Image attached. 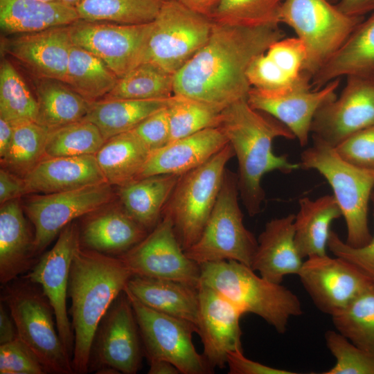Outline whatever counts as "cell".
I'll use <instances>...</instances> for the list:
<instances>
[{
    "instance_id": "obj_1",
    "label": "cell",
    "mask_w": 374,
    "mask_h": 374,
    "mask_svg": "<svg viewBox=\"0 0 374 374\" xmlns=\"http://www.w3.org/2000/svg\"><path fill=\"white\" fill-rule=\"evenodd\" d=\"M278 24L245 27L213 21L206 44L174 75V94L222 108L247 99L252 61L284 38Z\"/></svg>"
},
{
    "instance_id": "obj_2",
    "label": "cell",
    "mask_w": 374,
    "mask_h": 374,
    "mask_svg": "<svg viewBox=\"0 0 374 374\" xmlns=\"http://www.w3.org/2000/svg\"><path fill=\"white\" fill-rule=\"evenodd\" d=\"M217 127L237 157L240 197L249 215L253 217L260 213L265 197L262 177L274 170L289 174L300 168L299 163L290 162L287 155H276L272 147L276 138L292 140L296 137L280 121L253 108L247 99L226 107Z\"/></svg>"
},
{
    "instance_id": "obj_3",
    "label": "cell",
    "mask_w": 374,
    "mask_h": 374,
    "mask_svg": "<svg viewBox=\"0 0 374 374\" xmlns=\"http://www.w3.org/2000/svg\"><path fill=\"white\" fill-rule=\"evenodd\" d=\"M133 274L118 257L78 247L72 259L68 297L74 335V373L89 372L90 352L98 326Z\"/></svg>"
},
{
    "instance_id": "obj_4",
    "label": "cell",
    "mask_w": 374,
    "mask_h": 374,
    "mask_svg": "<svg viewBox=\"0 0 374 374\" xmlns=\"http://www.w3.org/2000/svg\"><path fill=\"white\" fill-rule=\"evenodd\" d=\"M200 267V285L222 294L243 314L261 317L278 333H285L290 319L303 314L300 299L294 292L257 275L246 265L223 260L203 263Z\"/></svg>"
},
{
    "instance_id": "obj_5",
    "label": "cell",
    "mask_w": 374,
    "mask_h": 374,
    "mask_svg": "<svg viewBox=\"0 0 374 374\" xmlns=\"http://www.w3.org/2000/svg\"><path fill=\"white\" fill-rule=\"evenodd\" d=\"M300 168L315 170L328 182L344 217L346 242L362 247L371 239L368 211L374 188V172L356 168L343 160L334 147L312 138V144L301 153Z\"/></svg>"
},
{
    "instance_id": "obj_6",
    "label": "cell",
    "mask_w": 374,
    "mask_h": 374,
    "mask_svg": "<svg viewBox=\"0 0 374 374\" xmlns=\"http://www.w3.org/2000/svg\"><path fill=\"white\" fill-rule=\"evenodd\" d=\"M3 301L18 337L34 353L47 373L72 374V357L57 332L55 314L39 285L22 277L5 285Z\"/></svg>"
},
{
    "instance_id": "obj_7",
    "label": "cell",
    "mask_w": 374,
    "mask_h": 374,
    "mask_svg": "<svg viewBox=\"0 0 374 374\" xmlns=\"http://www.w3.org/2000/svg\"><path fill=\"white\" fill-rule=\"evenodd\" d=\"M235 156L229 143L199 167L181 175L163 209L186 251L199 238L213 209L226 172Z\"/></svg>"
},
{
    "instance_id": "obj_8",
    "label": "cell",
    "mask_w": 374,
    "mask_h": 374,
    "mask_svg": "<svg viewBox=\"0 0 374 374\" xmlns=\"http://www.w3.org/2000/svg\"><path fill=\"white\" fill-rule=\"evenodd\" d=\"M238 175L226 169L213 209L186 256L201 265L235 260L251 267L258 240L243 222Z\"/></svg>"
},
{
    "instance_id": "obj_9",
    "label": "cell",
    "mask_w": 374,
    "mask_h": 374,
    "mask_svg": "<svg viewBox=\"0 0 374 374\" xmlns=\"http://www.w3.org/2000/svg\"><path fill=\"white\" fill-rule=\"evenodd\" d=\"M363 20L328 0H284L280 10V23L294 29L305 47L303 73L311 80Z\"/></svg>"
},
{
    "instance_id": "obj_10",
    "label": "cell",
    "mask_w": 374,
    "mask_h": 374,
    "mask_svg": "<svg viewBox=\"0 0 374 374\" xmlns=\"http://www.w3.org/2000/svg\"><path fill=\"white\" fill-rule=\"evenodd\" d=\"M213 21L179 1L162 2L152 21L144 62L175 75L206 44Z\"/></svg>"
},
{
    "instance_id": "obj_11",
    "label": "cell",
    "mask_w": 374,
    "mask_h": 374,
    "mask_svg": "<svg viewBox=\"0 0 374 374\" xmlns=\"http://www.w3.org/2000/svg\"><path fill=\"white\" fill-rule=\"evenodd\" d=\"M124 291L132 306L148 361H168L182 374L213 373L214 369L193 344V334L197 333L194 323L150 308Z\"/></svg>"
},
{
    "instance_id": "obj_12",
    "label": "cell",
    "mask_w": 374,
    "mask_h": 374,
    "mask_svg": "<svg viewBox=\"0 0 374 374\" xmlns=\"http://www.w3.org/2000/svg\"><path fill=\"white\" fill-rule=\"evenodd\" d=\"M152 21L121 24L78 19L69 25L73 45L100 58L118 78L144 62Z\"/></svg>"
},
{
    "instance_id": "obj_13",
    "label": "cell",
    "mask_w": 374,
    "mask_h": 374,
    "mask_svg": "<svg viewBox=\"0 0 374 374\" xmlns=\"http://www.w3.org/2000/svg\"><path fill=\"white\" fill-rule=\"evenodd\" d=\"M139 326L123 291L102 318L92 343L89 371L111 367L120 373L136 374L144 354Z\"/></svg>"
},
{
    "instance_id": "obj_14",
    "label": "cell",
    "mask_w": 374,
    "mask_h": 374,
    "mask_svg": "<svg viewBox=\"0 0 374 374\" xmlns=\"http://www.w3.org/2000/svg\"><path fill=\"white\" fill-rule=\"evenodd\" d=\"M118 257L133 275L172 280L195 287L200 285V265L186 256L167 215H163L144 238Z\"/></svg>"
},
{
    "instance_id": "obj_15",
    "label": "cell",
    "mask_w": 374,
    "mask_h": 374,
    "mask_svg": "<svg viewBox=\"0 0 374 374\" xmlns=\"http://www.w3.org/2000/svg\"><path fill=\"white\" fill-rule=\"evenodd\" d=\"M112 196L111 185L104 182L32 197L26 203V212L35 229V255L43 251L72 220L100 208Z\"/></svg>"
},
{
    "instance_id": "obj_16",
    "label": "cell",
    "mask_w": 374,
    "mask_h": 374,
    "mask_svg": "<svg viewBox=\"0 0 374 374\" xmlns=\"http://www.w3.org/2000/svg\"><path fill=\"white\" fill-rule=\"evenodd\" d=\"M80 246L79 229L71 222L61 231L53 248L43 254L22 276L42 288L53 309L60 337L71 357L74 335L67 312L66 298L72 259Z\"/></svg>"
},
{
    "instance_id": "obj_17",
    "label": "cell",
    "mask_w": 374,
    "mask_h": 374,
    "mask_svg": "<svg viewBox=\"0 0 374 374\" xmlns=\"http://www.w3.org/2000/svg\"><path fill=\"white\" fill-rule=\"evenodd\" d=\"M374 125V81L348 76L338 97L323 104L311 125L312 138L335 147L352 134Z\"/></svg>"
},
{
    "instance_id": "obj_18",
    "label": "cell",
    "mask_w": 374,
    "mask_h": 374,
    "mask_svg": "<svg viewBox=\"0 0 374 374\" xmlns=\"http://www.w3.org/2000/svg\"><path fill=\"white\" fill-rule=\"evenodd\" d=\"M339 78L314 89L311 82L278 91H267L251 87L247 102L254 109L265 112L286 125L301 146L308 143L311 125L317 110L335 99Z\"/></svg>"
},
{
    "instance_id": "obj_19",
    "label": "cell",
    "mask_w": 374,
    "mask_h": 374,
    "mask_svg": "<svg viewBox=\"0 0 374 374\" xmlns=\"http://www.w3.org/2000/svg\"><path fill=\"white\" fill-rule=\"evenodd\" d=\"M298 276L317 309L330 316L371 285L348 262L327 254L307 258Z\"/></svg>"
},
{
    "instance_id": "obj_20",
    "label": "cell",
    "mask_w": 374,
    "mask_h": 374,
    "mask_svg": "<svg viewBox=\"0 0 374 374\" xmlns=\"http://www.w3.org/2000/svg\"><path fill=\"white\" fill-rule=\"evenodd\" d=\"M196 326L203 355L211 368H223L229 353L243 351L240 319L243 312L213 289L199 286Z\"/></svg>"
},
{
    "instance_id": "obj_21",
    "label": "cell",
    "mask_w": 374,
    "mask_h": 374,
    "mask_svg": "<svg viewBox=\"0 0 374 374\" xmlns=\"http://www.w3.org/2000/svg\"><path fill=\"white\" fill-rule=\"evenodd\" d=\"M73 42L69 26L17 35L3 40L2 48L37 78L65 82Z\"/></svg>"
},
{
    "instance_id": "obj_22",
    "label": "cell",
    "mask_w": 374,
    "mask_h": 374,
    "mask_svg": "<svg viewBox=\"0 0 374 374\" xmlns=\"http://www.w3.org/2000/svg\"><path fill=\"white\" fill-rule=\"evenodd\" d=\"M228 143L219 127L170 141L152 152L136 179L155 175H184L206 163Z\"/></svg>"
},
{
    "instance_id": "obj_23",
    "label": "cell",
    "mask_w": 374,
    "mask_h": 374,
    "mask_svg": "<svg viewBox=\"0 0 374 374\" xmlns=\"http://www.w3.org/2000/svg\"><path fill=\"white\" fill-rule=\"evenodd\" d=\"M295 215L268 221L258 238L251 267L268 280L282 283L285 276L298 275L303 261L294 240Z\"/></svg>"
},
{
    "instance_id": "obj_24",
    "label": "cell",
    "mask_w": 374,
    "mask_h": 374,
    "mask_svg": "<svg viewBox=\"0 0 374 374\" xmlns=\"http://www.w3.org/2000/svg\"><path fill=\"white\" fill-rule=\"evenodd\" d=\"M23 179L27 193L49 194L107 182L95 154L46 157Z\"/></svg>"
},
{
    "instance_id": "obj_25",
    "label": "cell",
    "mask_w": 374,
    "mask_h": 374,
    "mask_svg": "<svg viewBox=\"0 0 374 374\" xmlns=\"http://www.w3.org/2000/svg\"><path fill=\"white\" fill-rule=\"evenodd\" d=\"M341 76H357L374 81V12L353 30L328 62L312 79L317 89Z\"/></svg>"
},
{
    "instance_id": "obj_26",
    "label": "cell",
    "mask_w": 374,
    "mask_h": 374,
    "mask_svg": "<svg viewBox=\"0 0 374 374\" xmlns=\"http://www.w3.org/2000/svg\"><path fill=\"white\" fill-rule=\"evenodd\" d=\"M34 235L15 199L0 208V282L5 285L34 266Z\"/></svg>"
},
{
    "instance_id": "obj_27",
    "label": "cell",
    "mask_w": 374,
    "mask_h": 374,
    "mask_svg": "<svg viewBox=\"0 0 374 374\" xmlns=\"http://www.w3.org/2000/svg\"><path fill=\"white\" fill-rule=\"evenodd\" d=\"M125 289L149 308L196 326L199 287L172 280L133 275Z\"/></svg>"
},
{
    "instance_id": "obj_28",
    "label": "cell",
    "mask_w": 374,
    "mask_h": 374,
    "mask_svg": "<svg viewBox=\"0 0 374 374\" xmlns=\"http://www.w3.org/2000/svg\"><path fill=\"white\" fill-rule=\"evenodd\" d=\"M78 19L76 9L61 1L0 0V28L6 35L39 32Z\"/></svg>"
},
{
    "instance_id": "obj_29",
    "label": "cell",
    "mask_w": 374,
    "mask_h": 374,
    "mask_svg": "<svg viewBox=\"0 0 374 374\" xmlns=\"http://www.w3.org/2000/svg\"><path fill=\"white\" fill-rule=\"evenodd\" d=\"M148 233L123 208H115L89 218L80 233V241L84 248L118 256Z\"/></svg>"
},
{
    "instance_id": "obj_30",
    "label": "cell",
    "mask_w": 374,
    "mask_h": 374,
    "mask_svg": "<svg viewBox=\"0 0 374 374\" xmlns=\"http://www.w3.org/2000/svg\"><path fill=\"white\" fill-rule=\"evenodd\" d=\"M180 176L155 175L119 186L118 196L123 210L149 233L161 220Z\"/></svg>"
},
{
    "instance_id": "obj_31",
    "label": "cell",
    "mask_w": 374,
    "mask_h": 374,
    "mask_svg": "<svg viewBox=\"0 0 374 374\" xmlns=\"http://www.w3.org/2000/svg\"><path fill=\"white\" fill-rule=\"evenodd\" d=\"M294 219V240L303 258L326 255L332 222L342 214L335 197L326 195L312 200L302 197Z\"/></svg>"
},
{
    "instance_id": "obj_32",
    "label": "cell",
    "mask_w": 374,
    "mask_h": 374,
    "mask_svg": "<svg viewBox=\"0 0 374 374\" xmlns=\"http://www.w3.org/2000/svg\"><path fill=\"white\" fill-rule=\"evenodd\" d=\"M151 154L132 130L106 140L95 155L106 181L119 187L137 179Z\"/></svg>"
},
{
    "instance_id": "obj_33",
    "label": "cell",
    "mask_w": 374,
    "mask_h": 374,
    "mask_svg": "<svg viewBox=\"0 0 374 374\" xmlns=\"http://www.w3.org/2000/svg\"><path fill=\"white\" fill-rule=\"evenodd\" d=\"M172 96L163 99L103 98L90 102L84 120L96 125L105 140L134 129L147 117L168 106Z\"/></svg>"
},
{
    "instance_id": "obj_34",
    "label": "cell",
    "mask_w": 374,
    "mask_h": 374,
    "mask_svg": "<svg viewBox=\"0 0 374 374\" xmlns=\"http://www.w3.org/2000/svg\"><path fill=\"white\" fill-rule=\"evenodd\" d=\"M37 123L49 130L83 120L90 102L58 80L37 78Z\"/></svg>"
},
{
    "instance_id": "obj_35",
    "label": "cell",
    "mask_w": 374,
    "mask_h": 374,
    "mask_svg": "<svg viewBox=\"0 0 374 374\" xmlns=\"http://www.w3.org/2000/svg\"><path fill=\"white\" fill-rule=\"evenodd\" d=\"M118 78L97 56L73 45L64 83L89 102L105 97L116 86Z\"/></svg>"
},
{
    "instance_id": "obj_36",
    "label": "cell",
    "mask_w": 374,
    "mask_h": 374,
    "mask_svg": "<svg viewBox=\"0 0 374 374\" xmlns=\"http://www.w3.org/2000/svg\"><path fill=\"white\" fill-rule=\"evenodd\" d=\"M337 331L355 346L374 354V286L370 285L332 316Z\"/></svg>"
},
{
    "instance_id": "obj_37",
    "label": "cell",
    "mask_w": 374,
    "mask_h": 374,
    "mask_svg": "<svg viewBox=\"0 0 374 374\" xmlns=\"http://www.w3.org/2000/svg\"><path fill=\"white\" fill-rule=\"evenodd\" d=\"M161 4L160 0H84L75 9L88 21L143 24L154 20Z\"/></svg>"
},
{
    "instance_id": "obj_38",
    "label": "cell",
    "mask_w": 374,
    "mask_h": 374,
    "mask_svg": "<svg viewBox=\"0 0 374 374\" xmlns=\"http://www.w3.org/2000/svg\"><path fill=\"white\" fill-rule=\"evenodd\" d=\"M174 75L150 62H143L119 78L104 98L150 100L174 95Z\"/></svg>"
},
{
    "instance_id": "obj_39",
    "label": "cell",
    "mask_w": 374,
    "mask_h": 374,
    "mask_svg": "<svg viewBox=\"0 0 374 374\" xmlns=\"http://www.w3.org/2000/svg\"><path fill=\"white\" fill-rule=\"evenodd\" d=\"M0 118L12 125L37 122L38 104L21 75L7 59L0 64Z\"/></svg>"
},
{
    "instance_id": "obj_40",
    "label": "cell",
    "mask_w": 374,
    "mask_h": 374,
    "mask_svg": "<svg viewBox=\"0 0 374 374\" xmlns=\"http://www.w3.org/2000/svg\"><path fill=\"white\" fill-rule=\"evenodd\" d=\"M49 130L35 121L13 125V136L2 166L10 172L25 176L46 157L45 148Z\"/></svg>"
},
{
    "instance_id": "obj_41",
    "label": "cell",
    "mask_w": 374,
    "mask_h": 374,
    "mask_svg": "<svg viewBox=\"0 0 374 374\" xmlns=\"http://www.w3.org/2000/svg\"><path fill=\"white\" fill-rule=\"evenodd\" d=\"M224 109L196 99L174 94L167 107L170 141L207 128L217 127Z\"/></svg>"
},
{
    "instance_id": "obj_42",
    "label": "cell",
    "mask_w": 374,
    "mask_h": 374,
    "mask_svg": "<svg viewBox=\"0 0 374 374\" xmlns=\"http://www.w3.org/2000/svg\"><path fill=\"white\" fill-rule=\"evenodd\" d=\"M105 142L98 127L83 119L49 130L45 148L46 156L96 154Z\"/></svg>"
},
{
    "instance_id": "obj_43",
    "label": "cell",
    "mask_w": 374,
    "mask_h": 374,
    "mask_svg": "<svg viewBox=\"0 0 374 374\" xmlns=\"http://www.w3.org/2000/svg\"><path fill=\"white\" fill-rule=\"evenodd\" d=\"M284 0H220L211 20L232 26L256 27L280 24Z\"/></svg>"
},
{
    "instance_id": "obj_44",
    "label": "cell",
    "mask_w": 374,
    "mask_h": 374,
    "mask_svg": "<svg viewBox=\"0 0 374 374\" xmlns=\"http://www.w3.org/2000/svg\"><path fill=\"white\" fill-rule=\"evenodd\" d=\"M325 341L335 364L323 374H374V354L355 346L337 331H326Z\"/></svg>"
},
{
    "instance_id": "obj_45",
    "label": "cell",
    "mask_w": 374,
    "mask_h": 374,
    "mask_svg": "<svg viewBox=\"0 0 374 374\" xmlns=\"http://www.w3.org/2000/svg\"><path fill=\"white\" fill-rule=\"evenodd\" d=\"M251 87L267 91H278L294 87L312 80L306 75L295 78L285 72L267 54L257 56L247 73Z\"/></svg>"
},
{
    "instance_id": "obj_46",
    "label": "cell",
    "mask_w": 374,
    "mask_h": 374,
    "mask_svg": "<svg viewBox=\"0 0 374 374\" xmlns=\"http://www.w3.org/2000/svg\"><path fill=\"white\" fill-rule=\"evenodd\" d=\"M1 374H44V366L19 338L0 345Z\"/></svg>"
},
{
    "instance_id": "obj_47",
    "label": "cell",
    "mask_w": 374,
    "mask_h": 374,
    "mask_svg": "<svg viewBox=\"0 0 374 374\" xmlns=\"http://www.w3.org/2000/svg\"><path fill=\"white\" fill-rule=\"evenodd\" d=\"M334 148L350 165L374 172V125L352 134Z\"/></svg>"
},
{
    "instance_id": "obj_48",
    "label": "cell",
    "mask_w": 374,
    "mask_h": 374,
    "mask_svg": "<svg viewBox=\"0 0 374 374\" xmlns=\"http://www.w3.org/2000/svg\"><path fill=\"white\" fill-rule=\"evenodd\" d=\"M328 249L335 256L350 264L374 286V234L367 244L354 247L343 241L335 231L330 230Z\"/></svg>"
},
{
    "instance_id": "obj_49",
    "label": "cell",
    "mask_w": 374,
    "mask_h": 374,
    "mask_svg": "<svg viewBox=\"0 0 374 374\" xmlns=\"http://www.w3.org/2000/svg\"><path fill=\"white\" fill-rule=\"evenodd\" d=\"M266 54L292 77L299 78L306 75L303 73L306 49L302 41L297 37L282 38L274 42L266 51Z\"/></svg>"
},
{
    "instance_id": "obj_50",
    "label": "cell",
    "mask_w": 374,
    "mask_h": 374,
    "mask_svg": "<svg viewBox=\"0 0 374 374\" xmlns=\"http://www.w3.org/2000/svg\"><path fill=\"white\" fill-rule=\"evenodd\" d=\"M133 130L152 152L166 145L170 142L167 107L147 117Z\"/></svg>"
},
{
    "instance_id": "obj_51",
    "label": "cell",
    "mask_w": 374,
    "mask_h": 374,
    "mask_svg": "<svg viewBox=\"0 0 374 374\" xmlns=\"http://www.w3.org/2000/svg\"><path fill=\"white\" fill-rule=\"evenodd\" d=\"M229 374H295V372L271 367L247 358L243 351L229 353L227 363Z\"/></svg>"
},
{
    "instance_id": "obj_52",
    "label": "cell",
    "mask_w": 374,
    "mask_h": 374,
    "mask_svg": "<svg viewBox=\"0 0 374 374\" xmlns=\"http://www.w3.org/2000/svg\"><path fill=\"white\" fill-rule=\"evenodd\" d=\"M27 193L24 179L14 175L10 171L0 170V203L14 200Z\"/></svg>"
},
{
    "instance_id": "obj_53",
    "label": "cell",
    "mask_w": 374,
    "mask_h": 374,
    "mask_svg": "<svg viewBox=\"0 0 374 374\" xmlns=\"http://www.w3.org/2000/svg\"><path fill=\"white\" fill-rule=\"evenodd\" d=\"M335 6L341 12L353 17L374 12V0H339Z\"/></svg>"
},
{
    "instance_id": "obj_54",
    "label": "cell",
    "mask_w": 374,
    "mask_h": 374,
    "mask_svg": "<svg viewBox=\"0 0 374 374\" xmlns=\"http://www.w3.org/2000/svg\"><path fill=\"white\" fill-rule=\"evenodd\" d=\"M18 337L15 321L3 304L0 305V345L8 343Z\"/></svg>"
},
{
    "instance_id": "obj_55",
    "label": "cell",
    "mask_w": 374,
    "mask_h": 374,
    "mask_svg": "<svg viewBox=\"0 0 374 374\" xmlns=\"http://www.w3.org/2000/svg\"><path fill=\"white\" fill-rule=\"evenodd\" d=\"M190 10L211 19L220 0H179Z\"/></svg>"
},
{
    "instance_id": "obj_56",
    "label": "cell",
    "mask_w": 374,
    "mask_h": 374,
    "mask_svg": "<svg viewBox=\"0 0 374 374\" xmlns=\"http://www.w3.org/2000/svg\"><path fill=\"white\" fill-rule=\"evenodd\" d=\"M13 136V125L0 118V157L3 159L10 148Z\"/></svg>"
},
{
    "instance_id": "obj_57",
    "label": "cell",
    "mask_w": 374,
    "mask_h": 374,
    "mask_svg": "<svg viewBox=\"0 0 374 374\" xmlns=\"http://www.w3.org/2000/svg\"><path fill=\"white\" fill-rule=\"evenodd\" d=\"M148 374H179L178 368L172 363L162 359L149 360Z\"/></svg>"
},
{
    "instance_id": "obj_58",
    "label": "cell",
    "mask_w": 374,
    "mask_h": 374,
    "mask_svg": "<svg viewBox=\"0 0 374 374\" xmlns=\"http://www.w3.org/2000/svg\"><path fill=\"white\" fill-rule=\"evenodd\" d=\"M83 1L84 0H60L62 3L75 8Z\"/></svg>"
},
{
    "instance_id": "obj_59",
    "label": "cell",
    "mask_w": 374,
    "mask_h": 374,
    "mask_svg": "<svg viewBox=\"0 0 374 374\" xmlns=\"http://www.w3.org/2000/svg\"><path fill=\"white\" fill-rule=\"evenodd\" d=\"M371 202L374 205V188L373 189V191H372V193H371Z\"/></svg>"
},
{
    "instance_id": "obj_60",
    "label": "cell",
    "mask_w": 374,
    "mask_h": 374,
    "mask_svg": "<svg viewBox=\"0 0 374 374\" xmlns=\"http://www.w3.org/2000/svg\"><path fill=\"white\" fill-rule=\"evenodd\" d=\"M329 2L332 3H337L339 0H328Z\"/></svg>"
},
{
    "instance_id": "obj_61",
    "label": "cell",
    "mask_w": 374,
    "mask_h": 374,
    "mask_svg": "<svg viewBox=\"0 0 374 374\" xmlns=\"http://www.w3.org/2000/svg\"><path fill=\"white\" fill-rule=\"evenodd\" d=\"M41 1H60V0H41Z\"/></svg>"
},
{
    "instance_id": "obj_62",
    "label": "cell",
    "mask_w": 374,
    "mask_h": 374,
    "mask_svg": "<svg viewBox=\"0 0 374 374\" xmlns=\"http://www.w3.org/2000/svg\"><path fill=\"white\" fill-rule=\"evenodd\" d=\"M161 2H165V1H179V0H160Z\"/></svg>"
}]
</instances>
